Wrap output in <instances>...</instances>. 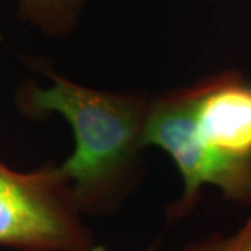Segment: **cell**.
<instances>
[{
  "label": "cell",
  "instance_id": "obj_4",
  "mask_svg": "<svg viewBox=\"0 0 251 251\" xmlns=\"http://www.w3.org/2000/svg\"><path fill=\"white\" fill-rule=\"evenodd\" d=\"M87 0H17V17L45 35L62 38L72 32Z\"/></svg>",
  "mask_w": 251,
  "mask_h": 251
},
{
  "label": "cell",
  "instance_id": "obj_1",
  "mask_svg": "<svg viewBox=\"0 0 251 251\" xmlns=\"http://www.w3.org/2000/svg\"><path fill=\"white\" fill-rule=\"evenodd\" d=\"M165 151L183 180L166 225L187 218L204 186L251 206V81L226 70L187 87L151 97L145 147Z\"/></svg>",
  "mask_w": 251,
  "mask_h": 251
},
{
  "label": "cell",
  "instance_id": "obj_3",
  "mask_svg": "<svg viewBox=\"0 0 251 251\" xmlns=\"http://www.w3.org/2000/svg\"><path fill=\"white\" fill-rule=\"evenodd\" d=\"M0 247L16 251H106L84 224L59 165L18 172L0 162Z\"/></svg>",
  "mask_w": 251,
  "mask_h": 251
},
{
  "label": "cell",
  "instance_id": "obj_2",
  "mask_svg": "<svg viewBox=\"0 0 251 251\" xmlns=\"http://www.w3.org/2000/svg\"><path fill=\"white\" fill-rule=\"evenodd\" d=\"M34 67L52 85L24 82L16 95L18 110L31 119L53 113L66 119L75 147L59 168L72 184L81 212L100 216L116 211L140 177L151 97L88 88L42 60H35Z\"/></svg>",
  "mask_w": 251,
  "mask_h": 251
},
{
  "label": "cell",
  "instance_id": "obj_6",
  "mask_svg": "<svg viewBox=\"0 0 251 251\" xmlns=\"http://www.w3.org/2000/svg\"><path fill=\"white\" fill-rule=\"evenodd\" d=\"M159 243H161V240H158L156 243H153L152 246H151V247H150L147 251H158V246H159Z\"/></svg>",
  "mask_w": 251,
  "mask_h": 251
},
{
  "label": "cell",
  "instance_id": "obj_5",
  "mask_svg": "<svg viewBox=\"0 0 251 251\" xmlns=\"http://www.w3.org/2000/svg\"><path fill=\"white\" fill-rule=\"evenodd\" d=\"M183 251H251V214L232 236L215 232L200 242L187 243Z\"/></svg>",
  "mask_w": 251,
  "mask_h": 251
}]
</instances>
